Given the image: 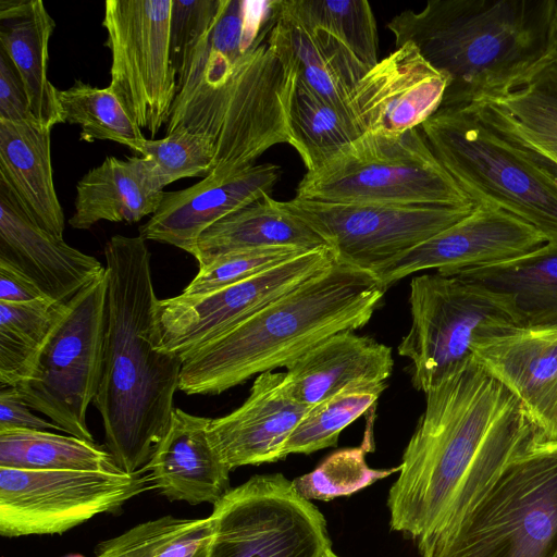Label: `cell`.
I'll return each mask as SVG.
<instances>
[{
  "mask_svg": "<svg viewBox=\"0 0 557 557\" xmlns=\"http://www.w3.org/2000/svg\"><path fill=\"white\" fill-rule=\"evenodd\" d=\"M424 394L387 508L391 529L431 557L541 436L474 357Z\"/></svg>",
  "mask_w": 557,
  "mask_h": 557,
  "instance_id": "6da1fadb",
  "label": "cell"
},
{
  "mask_svg": "<svg viewBox=\"0 0 557 557\" xmlns=\"http://www.w3.org/2000/svg\"><path fill=\"white\" fill-rule=\"evenodd\" d=\"M138 236H112L102 374L94 404L106 446L125 473L146 468L170 424L183 360L161 346L150 251Z\"/></svg>",
  "mask_w": 557,
  "mask_h": 557,
  "instance_id": "7a4b0ae2",
  "label": "cell"
},
{
  "mask_svg": "<svg viewBox=\"0 0 557 557\" xmlns=\"http://www.w3.org/2000/svg\"><path fill=\"white\" fill-rule=\"evenodd\" d=\"M387 287L335 261L183 361L178 389L219 395L253 375L286 368L329 337L364 326Z\"/></svg>",
  "mask_w": 557,
  "mask_h": 557,
  "instance_id": "3957f363",
  "label": "cell"
},
{
  "mask_svg": "<svg viewBox=\"0 0 557 557\" xmlns=\"http://www.w3.org/2000/svg\"><path fill=\"white\" fill-rule=\"evenodd\" d=\"M556 0H430L405 10L387 28L413 44L447 78L441 108H465L545 59Z\"/></svg>",
  "mask_w": 557,
  "mask_h": 557,
  "instance_id": "277c9868",
  "label": "cell"
},
{
  "mask_svg": "<svg viewBox=\"0 0 557 557\" xmlns=\"http://www.w3.org/2000/svg\"><path fill=\"white\" fill-rule=\"evenodd\" d=\"M272 25L234 62L210 50L207 39L177 89L165 131L184 127L213 144L206 178L233 175L272 146L289 144L286 107L296 71L269 46Z\"/></svg>",
  "mask_w": 557,
  "mask_h": 557,
  "instance_id": "5b68a950",
  "label": "cell"
},
{
  "mask_svg": "<svg viewBox=\"0 0 557 557\" xmlns=\"http://www.w3.org/2000/svg\"><path fill=\"white\" fill-rule=\"evenodd\" d=\"M419 127L474 205L503 209L557 245V174L462 109L440 108Z\"/></svg>",
  "mask_w": 557,
  "mask_h": 557,
  "instance_id": "8992f818",
  "label": "cell"
},
{
  "mask_svg": "<svg viewBox=\"0 0 557 557\" xmlns=\"http://www.w3.org/2000/svg\"><path fill=\"white\" fill-rule=\"evenodd\" d=\"M296 198L324 202L474 205L432 152L420 127L363 134L322 169L307 172Z\"/></svg>",
  "mask_w": 557,
  "mask_h": 557,
  "instance_id": "52a82bcc",
  "label": "cell"
},
{
  "mask_svg": "<svg viewBox=\"0 0 557 557\" xmlns=\"http://www.w3.org/2000/svg\"><path fill=\"white\" fill-rule=\"evenodd\" d=\"M557 442L537 438L431 557H556Z\"/></svg>",
  "mask_w": 557,
  "mask_h": 557,
  "instance_id": "ba28073f",
  "label": "cell"
},
{
  "mask_svg": "<svg viewBox=\"0 0 557 557\" xmlns=\"http://www.w3.org/2000/svg\"><path fill=\"white\" fill-rule=\"evenodd\" d=\"M409 306L410 327L397 350L423 393L471 360L480 341L520 329L506 297L437 271L411 278Z\"/></svg>",
  "mask_w": 557,
  "mask_h": 557,
  "instance_id": "9c48e42d",
  "label": "cell"
},
{
  "mask_svg": "<svg viewBox=\"0 0 557 557\" xmlns=\"http://www.w3.org/2000/svg\"><path fill=\"white\" fill-rule=\"evenodd\" d=\"M107 301L106 269L65 302L29 376L15 386L32 409L90 442L86 414L102 374Z\"/></svg>",
  "mask_w": 557,
  "mask_h": 557,
  "instance_id": "30bf717a",
  "label": "cell"
},
{
  "mask_svg": "<svg viewBox=\"0 0 557 557\" xmlns=\"http://www.w3.org/2000/svg\"><path fill=\"white\" fill-rule=\"evenodd\" d=\"M208 557H322L326 519L284 474H256L213 505Z\"/></svg>",
  "mask_w": 557,
  "mask_h": 557,
  "instance_id": "8fae6325",
  "label": "cell"
},
{
  "mask_svg": "<svg viewBox=\"0 0 557 557\" xmlns=\"http://www.w3.org/2000/svg\"><path fill=\"white\" fill-rule=\"evenodd\" d=\"M153 486L135 473L0 467V534H62L100 513H115Z\"/></svg>",
  "mask_w": 557,
  "mask_h": 557,
  "instance_id": "7c38bea8",
  "label": "cell"
},
{
  "mask_svg": "<svg viewBox=\"0 0 557 557\" xmlns=\"http://www.w3.org/2000/svg\"><path fill=\"white\" fill-rule=\"evenodd\" d=\"M172 0H107L102 26L111 52L110 84L150 139L168 124L177 95L171 61Z\"/></svg>",
  "mask_w": 557,
  "mask_h": 557,
  "instance_id": "4fadbf2b",
  "label": "cell"
},
{
  "mask_svg": "<svg viewBox=\"0 0 557 557\" xmlns=\"http://www.w3.org/2000/svg\"><path fill=\"white\" fill-rule=\"evenodd\" d=\"M282 205L326 240L337 261L375 275L474 208L342 203L296 197Z\"/></svg>",
  "mask_w": 557,
  "mask_h": 557,
  "instance_id": "5bb4252c",
  "label": "cell"
},
{
  "mask_svg": "<svg viewBox=\"0 0 557 557\" xmlns=\"http://www.w3.org/2000/svg\"><path fill=\"white\" fill-rule=\"evenodd\" d=\"M335 261L331 247L317 248L207 295L159 299L161 346L184 361Z\"/></svg>",
  "mask_w": 557,
  "mask_h": 557,
  "instance_id": "9a60e30c",
  "label": "cell"
},
{
  "mask_svg": "<svg viewBox=\"0 0 557 557\" xmlns=\"http://www.w3.org/2000/svg\"><path fill=\"white\" fill-rule=\"evenodd\" d=\"M545 244L535 227L516 215L496 207L474 205L466 218L403 255L376 276L388 287L420 271L491 265L528 255Z\"/></svg>",
  "mask_w": 557,
  "mask_h": 557,
  "instance_id": "2e32d148",
  "label": "cell"
},
{
  "mask_svg": "<svg viewBox=\"0 0 557 557\" xmlns=\"http://www.w3.org/2000/svg\"><path fill=\"white\" fill-rule=\"evenodd\" d=\"M446 88L447 78L406 42L366 73L349 94L348 107L362 135L397 136L432 116Z\"/></svg>",
  "mask_w": 557,
  "mask_h": 557,
  "instance_id": "e0dca14e",
  "label": "cell"
},
{
  "mask_svg": "<svg viewBox=\"0 0 557 557\" xmlns=\"http://www.w3.org/2000/svg\"><path fill=\"white\" fill-rule=\"evenodd\" d=\"M0 261L51 300L66 302L104 271L98 259L42 228L0 176Z\"/></svg>",
  "mask_w": 557,
  "mask_h": 557,
  "instance_id": "ac0fdd59",
  "label": "cell"
},
{
  "mask_svg": "<svg viewBox=\"0 0 557 557\" xmlns=\"http://www.w3.org/2000/svg\"><path fill=\"white\" fill-rule=\"evenodd\" d=\"M280 176L278 165L262 163L224 178H203L187 188L164 191L156 212L139 226V235L194 255L198 238L208 227L271 196Z\"/></svg>",
  "mask_w": 557,
  "mask_h": 557,
  "instance_id": "d6986e66",
  "label": "cell"
},
{
  "mask_svg": "<svg viewBox=\"0 0 557 557\" xmlns=\"http://www.w3.org/2000/svg\"><path fill=\"white\" fill-rule=\"evenodd\" d=\"M557 174V57L460 108Z\"/></svg>",
  "mask_w": 557,
  "mask_h": 557,
  "instance_id": "ffe728a7",
  "label": "cell"
},
{
  "mask_svg": "<svg viewBox=\"0 0 557 557\" xmlns=\"http://www.w3.org/2000/svg\"><path fill=\"white\" fill-rule=\"evenodd\" d=\"M284 379L281 371L257 375L237 409L211 419V444L231 470L284 459V445L309 408L287 393Z\"/></svg>",
  "mask_w": 557,
  "mask_h": 557,
  "instance_id": "44dd1931",
  "label": "cell"
},
{
  "mask_svg": "<svg viewBox=\"0 0 557 557\" xmlns=\"http://www.w3.org/2000/svg\"><path fill=\"white\" fill-rule=\"evenodd\" d=\"M473 355L518 398L537 434L557 442V331L515 329L480 341Z\"/></svg>",
  "mask_w": 557,
  "mask_h": 557,
  "instance_id": "7402d4cb",
  "label": "cell"
},
{
  "mask_svg": "<svg viewBox=\"0 0 557 557\" xmlns=\"http://www.w3.org/2000/svg\"><path fill=\"white\" fill-rule=\"evenodd\" d=\"M210 418L174 408L146 470L170 500L214 505L230 490V472L209 437Z\"/></svg>",
  "mask_w": 557,
  "mask_h": 557,
  "instance_id": "603a6c76",
  "label": "cell"
},
{
  "mask_svg": "<svg viewBox=\"0 0 557 557\" xmlns=\"http://www.w3.org/2000/svg\"><path fill=\"white\" fill-rule=\"evenodd\" d=\"M393 368L389 346L347 331L329 337L288 364L284 385L295 400L310 407L355 381L386 382Z\"/></svg>",
  "mask_w": 557,
  "mask_h": 557,
  "instance_id": "cb8c5ba5",
  "label": "cell"
},
{
  "mask_svg": "<svg viewBox=\"0 0 557 557\" xmlns=\"http://www.w3.org/2000/svg\"><path fill=\"white\" fill-rule=\"evenodd\" d=\"M163 189L148 159L107 157L77 182L69 224L88 230L100 221L136 223L156 212Z\"/></svg>",
  "mask_w": 557,
  "mask_h": 557,
  "instance_id": "d4e9b609",
  "label": "cell"
},
{
  "mask_svg": "<svg viewBox=\"0 0 557 557\" xmlns=\"http://www.w3.org/2000/svg\"><path fill=\"white\" fill-rule=\"evenodd\" d=\"M51 131L39 122L0 120V176L42 228L63 238L64 213L53 182Z\"/></svg>",
  "mask_w": 557,
  "mask_h": 557,
  "instance_id": "484cf974",
  "label": "cell"
},
{
  "mask_svg": "<svg viewBox=\"0 0 557 557\" xmlns=\"http://www.w3.org/2000/svg\"><path fill=\"white\" fill-rule=\"evenodd\" d=\"M479 284L508 300L520 329L557 331V245L479 268L437 271Z\"/></svg>",
  "mask_w": 557,
  "mask_h": 557,
  "instance_id": "4316f807",
  "label": "cell"
},
{
  "mask_svg": "<svg viewBox=\"0 0 557 557\" xmlns=\"http://www.w3.org/2000/svg\"><path fill=\"white\" fill-rule=\"evenodd\" d=\"M0 21V49L23 81L33 115L52 129L63 123L58 89L47 76L48 45L54 21L41 0H2Z\"/></svg>",
  "mask_w": 557,
  "mask_h": 557,
  "instance_id": "83f0119b",
  "label": "cell"
},
{
  "mask_svg": "<svg viewBox=\"0 0 557 557\" xmlns=\"http://www.w3.org/2000/svg\"><path fill=\"white\" fill-rule=\"evenodd\" d=\"M292 246L306 250L330 247L312 227L265 196L208 227L198 238L194 257L201 268L228 252Z\"/></svg>",
  "mask_w": 557,
  "mask_h": 557,
  "instance_id": "f1b7e54d",
  "label": "cell"
},
{
  "mask_svg": "<svg viewBox=\"0 0 557 557\" xmlns=\"http://www.w3.org/2000/svg\"><path fill=\"white\" fill-rule=\"evenodd\" d=\"M289 145L300 156L307 172L322 169L362 133L351 114L313 92L298 76L286 107Z\"/></svg>",
  "mask_w": 557,
  "mask_h": 557,
  "instance_id": "f546056e",
  "label": "cell"
},
{
  "mask_svg": "<svg viewBox=\"0 0 557 557\" xmlns=\"http://www.w3.org/2000/svg\"><path fill=\"white\" fill-rule=\"evenodd\" d=\"M0 467L25 470L122 471L95 442L47 431H0ZM124 472V471H123Z\"/></svg>",
  "mask_w": 557,
  "mask_h": 557,
  "instance_id": "4dcf8cb0",
  "label": "cell"
},
{
  "mask_svg": "<svg viewBox=\"0 0 557 557\" xmlns=\"http://www.w3.org/2000/svg\"><path fill=\"white\" fill-rule=\"evenodd\" d=\"M64 307L51 299L0 301L1 386H17L29 376Z\"/></svg>",
  "mask_w": 557,
  "mask_h": 557,
  "instance_id": "1f68e13d",
  "label": "cell"
},
{
  "mask_svg": "<svg viewBox=\"0 0 557 557\" xmlns=\"http://www.w3.org/2000/svg\"><path fill=\"white\" fill-rule=\"evenodd\" d=\"M211 539L209 517L185 519L168 515L99 542L94 557H208Z\"/></svg>",
  "mask_w": 557,
  "mask_h": 557,
  "instance_id": "d6a6232c",
  "label": "cell"
},
{
  "mask_svg": "<svg viewBox=\"0 0 557 557\" xmlns=\"http://www.w3.org/2000/svg\"><path fill=\"white\" fill-rule=\"evenodd\" d=\"M386 386V382L355 381L310 406L284 445L283 458L336 446L341 432L373 408Z\"/></svg>",
  "mask_w": 557,
  "mask_h": 557,
  "instance_id": "836d02e7",
  "label": "cell"
},
{
  "mask_svg": "<svg viewBox=\"0 0 557 557\" xmlns=\"http://www.w3.org/2000/svg\"><path fill=\"white\" fill-rule=\"evenodd\" d=\"M267 40L277 55L293 65L297 76L313 92L330 104L350 113L349 95L313 33L288 12L281 0L273 1V25Z\"/></svg>",
  "mask_w": 557,
  "mask_h": 557,
  "instance_id": "e575fe53",
  "label": "cell"
},
{
  "mask_svg": "<svg viewBox=\"0 0 557 557\" xmlns=\"http://www.w3.org/2000/svg\"><path fill=\"white\" fill-rule=\"evenodd\" d=\"M57 97L63 123L79 125L82 140H111L134 151L146 138L108 87L75 79L71 87L58 89Z\"/></svg>",
  "mask_w": 557,
  "mask_h": 557,
  "instance_id": "d590c367",
  "label": "cell"
},
{
  "mask_svg": "<svg viewBox=\"0 0 557 557\" xmlns=\"http://www.w3.org/2000/svg\"><path fill=\"white\" fill-rule=\"evenodd\" d=\"M305 25L330 32L370 70L377 62V30L366 0H281Z\"/></svg>",
  "mask_w": 557,
  "mask_h": 557,
  "instance_id": "8d00e7d4",
  "label": "cell"
},
{
  "mask_svg": "<svg viewBox=\"0 0 557 557\" xmlns=\"http://www.w3.org/2000/svg\"><path fill=\"white\" fill-rule=\"evenodd\" d=\"M373 450L372 437L366 436L359 447H349L334 451L314 470L292 480L296 492L308 500H331L350 496L376 481L395 472L400 466L389 469L370 468L366 454Z\"/></svg>",
  "mask_w": 557,
  "mask_h": 557,
  "instance_id": "74e56055",
  "label": "cell"
},
{
  "mask_svg": "<svg viewBox=\"0 0 557 557\" xmlns=\"http://www.w3.org/2000/svg\"><path fill=\"white\" fill-rule=\"evenodd\" d=\"M134 152L148 159L164 188L181 178L211 175L213 144L203 135L177 127L161 139L141 140Z\"/></svg>",
  "mask_w": 557,
  "mask_h": 557,
  "instance_id": "f35d334b",
  "label": "cell"
},
{
  "mask_svg": "<svg viewBox=\"0 0 557 557\" xmlns=\"http://www.w3.org/2000/svg\"><path fill=\"white\" fill-rule=\"evenodd\" d=\"M306 251L292 246H271L228 252L199 268L181 295L195 297L210 294L268 271Z\"/></svg>",
  "mask_w": 557,
  "mask_h": 557,
  "instance_id": "ab89813d",
  "label": "cell"
},
{
  "mask_svg": "<svg viewBox=\"0 0 557 557\" xmlns=\"http://www.w3.org/2000/svg\"><path fill=\"white\" fill-rule=\"evenodd\" d=\"M225 0H172L170 46L171 61L177 77V89L183 85L190 65L208 39Z\"/></svg>",
  "mask_w": 557,
  "mask_h": 557,
  "instance_id": "60d3db41",
  "label": "cell"
},
{
  "mask_svg": "<svg viewBox=\"0 0 557 557\" xmlns=\"http://www.w3.org/2000/svg\"><path fill=\"white\" fill-rule=\"evenodd\" d=\"M0 120L38 122L32 113L23 81L2 49H0Z\"/></svg>",
  "mask_w": 557,
  "mask_h": 557,
  "instance_id": "b9f144b4",
  "label": "cell"
},
{
  "mask_svg": "<svg viewBox=\"0 0 557 557\" xmlns=\"http://www.w3.org/2000/svg\"><path fill=\"white\" fill-rule=\"evenodd\" d=\"M15 386H1L0 431L8 430H61L57 424L34 414ZM62 431V430H61Z\"/></svg>",
  "mask_w": 557,
  "mask_h": 557,
  "instance_id": "7bdbcfd3",
  "label": "cell"
},
{
  "mask_svg": "<svg viewBox=\"0 0 557 557\" xmlns=\"http://www.w3.org/2000/svg\"><path fill=\"white\" fill-rule=\"evenodd\" d=\"M40 299L49 298L29 278L0 261V301L23 304Z\"/></svg>",
  "mask_w": 557,
  "mask_h": 557,
  "instance_id": "ee69618b",
  "label": "cell"
},
{
  "mask_svg": "<svg viewBox=\"0 0 557 557\" xmlns=\"http://www.w3.org/2000/svg\"><path fill=\"white\" fill-rule=\"evenodd\" d=\"M550 46H552V52L557 57V0H556L555 11H554L553 23H552Z\"/></svg>",
  "mask_w": 557,
  "mask_h": 557,
  "instance_id": "f6af8a7d",
  "label": "cell"
},
{
  "mask_svg": "<svg viewBox=\"0 0 557 557\" xmlns=\"http://www.w3.org/2000/svg\"><path fill=\"white\" fill-rule=\"evenodd\" d=\"M322 557H339L333 549H329Z\"/></svg>",
  "mask_w": 557,
  "mask_h": 557,
  "instance_id": "bcb514c9",
  "label": "cell"
},
{
  "mask_svg": "<svg viewBox=\"0 0 557 557\" xmlns=\"http://www.w3.org/2000/svg\"><path fill=\"white\" fill-rule=\"evenodd\" d=\"M64 557H84L83 555H78V554H71V555H66Z\"/></svg>",
  "mask_w": 557,
  "mask_h": 557,
  "instance_id": "7dc6e473",
  "label": "cell"
},
{
  "mask_svg": "<svg viewBox=\"0 0 557 557\" xmlns=\"http://www.w3.org/2000/svg\"><path fill=\"white\" fill-rule=\"evenodd\" d=\"M557 557V556H556Z\"/></svg>",
  "mask_w": 557,
  "mask_h": 557,
  "instance_id": "c3c4849f",
  "label": "cell"
}]
</instances>
